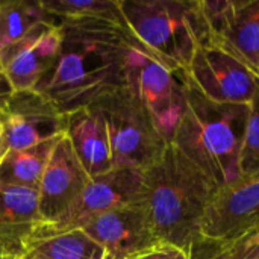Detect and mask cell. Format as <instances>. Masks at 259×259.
<instances>
[{"instance_id":"8","label":"cell","mask_w":259,"mask_h":259,"mask_svg":"<svg viewBox=\"0 0 259 259\" xmlns=\"http://www.w3.org/2000/svg\"><path fill=\"white\" fill-rule=\"evenodd\" d=\"M208 44L241 62L259 79V0H200Z\"/></svg>"},{"instance_id":"3","label":"cell","mask_w":259,"mask_h":259,"mask_svg":"<svg viewBox=\"0 0 259 259\" xmlns=\"http://www.w3.org/2000/svg\"><path fill=\"white\" fill-rule=\"evenodd\" d=\"M247 117L249 105L212 102L187 80V106L171 144L217 188L223 187L241 176L240 153Z\"/></svg>"},{"instance_id":"17","label":"cell","mask_w":259,"mask_h":259,"mask_svg":"<svg viewBox=\"0 0 259 259\" xmlns=\"http://www.w3.org/2000/svg\"><path fill=\"white\" fill-rule=\"evenodd\" d=\"M26 255L33 259H111L79 228L32 235L26 244Z\"/></svg>"},{"instance_id":"25","label":"cell","mask_w":259,"mask_h":259,"mask_svg":"<svg viewBox=\"0 0 259 259\" xmlns=\"http://www.w3.org/2000/svg\"><path fill=\"white\" fill-rule=\"evenodd\" d=\"M15 93V88L12 87L9 77L6 76L2 64H0V109L6 105V102L11 99V96Z\"/></svg>"},{"instance_id":"22","label":"cell","mask_w":259,"mask_h":259,"mask_svg":"<svg viewBox=\"0 0 259 259\" xmlns=\"http://www.w3.org/2000/svg\"><path fill=\"white\" fill-rule=\"evenodd\" d=\"M234 244L199 237L187 249L188 259H228Z\"/></svg>"},{"instance_id":"20","label":"cell","mask_w":259,"mask_h":259,"mask_svg":"<svg viewBox=\"0 0 259 259\" xmlns=\"http://www.w3.org/2000/svg\"><path fill=\"white\" fill-rule=\"evenodd\" d=\"M47 12L62 20H108L126 23L118 0H41Z\"/></svg>"},{"instance_id":"9","label":"cell","mask_w":259,"mask_h":259,"mask_svg":"<svg viewBox=\"0 0 259 259\" xmlns=\"http://www.w3.org/2000/svg\"><path fill=\"white\" fill-rule=\"evenodd\" d=\"M253 232H259V175L219 187L200 223V237L222 243L234 244Z\"/></svg>"},{"instance_id":"21","label":"cell","mask_w":259,"mask_h":259,"mask_svg":"<svg viewBox=\"0 0 259 259\" xmlns=\"http://www.w3.org/2000/svg\"><path fill=\"white\" fill-rule=\"evenodd\" d=\"M240 171L241 176L259 175V90L249 103V117L240 153Z\"/></svg>"},{"instance_id":"18","label":"cell","mask_w":259,"mask_h":259,"mask_svg":"<svg viewBox=\"0 0 259 259\" xmlns=\"http://www.w3.org/2000/svg\"><path fill=\"white\" fill-rule=\"evenodd\" d=\"M62 135L0 158V184L38 190L50 155Z\"/></svg>"},{"instance_id":"28","label":"cell","mask_w":259,"mask_h":259,"mask_svg":"<svg viewBox=\"0 0 259 259\" xmlns=\"http://www.w3.org/2000/svg\"><path fill=\"white\" fill-rule=\"evenodd\" d=\"M256 259H259V252H258V256H256Z\"/></svg>"},{"instance_id":"16","label":"cell","mask_w":259,"mask_h":259,"mask_svg":"<svg viewBox=\"0 0 259 259\" xmlns=\"http://www.w3.org/2000/svg\"><path fill=\"white\" fill-rule=\"evenodd\" d=\"M65 137L90 178L114 168L108 127L94 106L88 105L67 114Z\"/></svg>"},{"instance_id":"1","label":"cell","mask_w":259,"mask_h":259,"mask_svg":"<svg viewBox=\"0 0 259 259\" xmlns=\"http://www.w3.org/2000/svg\"><path fill=\"white\" fill-rule=\"evenodd\" d=\"M59 29L58 58L35 90L64 114L85 108L127 83V56L140 41L126 23L62 20Z\"/></svg>"},{"instance_id":"6","label":"cell","mask_w":259,"mask_h":259,"mask_svg":"<svg viewBox=\"0 0 259 259\" xmlns=\"http://www.w3.org/2000/svg\"><path fill=\"white\" fill-rule=\"evenodd\" d=\"M127 83L138 93L159 134L171 143L187 106L185 70H170L138 42L127 56Z\"/></svg>"},{"instance_id":"27","label":"cell","mask_w":259,"mask_h":259,"mask_svg":"<svg viewBox=\"0 0 259 259\" xmlns=\"http://www.w3.org/2000/svg\"><path fill=\"white\" fill-rule=\"evenodd\" d=\"M21 259H33V258H30V256H27V255H24V256H23V258Z\"/></svg>"},{"instance_id":"7","label":"cell","mask_w":259,"mask_h":259,"mask_svg":"<svg viewBox=\"0 0 259 259\" xmlns=\"http://www.w3.org/2000/svg\"><path fill=\"white\" fill-rule=\"evenodd\" d=\"M67 114L36 90L15 91L0 109V158L65 134Z\"/></svg>"},{"instance_id":"24","label":"cell","mask_w":259,"mask_h":259,"mask_svg":"<svg viewBox=\"0 0 259 259\" xmlns=\"http://www.w3.org/2000/svg\"><path fill=\"white\" fill-rule=\"evenodd\" d=\"M259 252V232H253L234 243L228 259H256Z\"/></svg>"},{"instance_id":"14","label":"cell","mask_w":259,"mask_h":259,"mask_svg":"<svg viewBox=\"0 0 259 259\" xmlns=\"http://www.w3.org/2000/svg\"><path fill=\"white\" fill-rule=\"evenodd\" d=\"M61 49V29L41 24L0 49V64L15 91L35 90L55 64Z\"/></svg>"},{"instance_id":"5","label":"cell","mask_w":259,"mask_h":259,"mask_svg":"<svg viewBox=\"0 0 259 259\" xmlns=\"http://www.w3.org/2000/svg\"><path fill=\"white\" fill-rule=\"evenodd\" d=\"M91 106L105 118L114 167L144 171L165 150L168 143L129 83L105 93Z\"/></svg>"},{"instance_id":"13","label":"cell","mask_w":259,"mask_h":259,"mask_svg":"<svg viewBox=\"0 0 259 259\" xmlns=\"http://www.w3.org/2000/svg\"><path fill=\"white\" fill-rule=\"evenodd\" d=\"M79 229L100 244L111 259H127L159 243L144 202L106 211Z\"/></svg>"},{"instance_id":"10","label":"cell","mask_w":259,"mask_h":259,"mask_svg":"<svg viewBox=\"0 0 259 259\" xmlns=\"http://www.w3.org/2000/svg\"><path fill=\"white\" fill-rule=\"evenodd\" d=\"M144 202L143 171L137 168H117L91 178L71 211L55 225H39L33 235L62 232L80 228L87 220L106 211Z\"/></svg>"},{"instance_id":"2","label":"cell","mask_w":259,"mask_h":259,"mask_svg":"<svg viewBox=\"0 0 259 259\" xmlns=\"http://www.w3.org/2000/svg\"><path fill=\"white\" fill-rule=\"evenodd\" d=\"M144 205L159 243L181 249L200 237L205 209L215 184L171 143L143 171Z\"/></svg>"},{"instance_id":"11","label":"cell","mask_w":259,"mask_h":259,"mask_svg":"<svg viewBox=\"0 0 259 259\" xmlns=\"http://www.w3.org/2000/svg\"><path fill=\"white\" fill-rule=\"evenodd\" d=\"M193 88L217 103L249 105L259 90V79L228 53L206 44L185 70Z\"/></svg>"},{"instance_id":"26","label":"cell","mask_w":259,"mask_h":259,"mask_svg":"<svg viewBox=\"0 0 259 259\" xmlns=\"http://www.w3.org/2000/svg\"><path fill=\"white\" fill-rule=\"evenodd\" d=\"M0 259H21V258H15V256H9V255H0Z\"/></svg>"},{"instance_id":"15","label":"cell","mask_w":259,"mask_h":259,"mask_svg":"<svg viewBox=\"0 0 259 259\" xmlns=\"http://www.w3.org/2000/svg\"><path fill=\"white\" fill-rule=\"evenodd\" d=\"M39 225L38 191L0 184V255L23 258Z\"/></svg>"},{"instance_id":"4","label":"cell","mask_w":259,"mask_h":259,"mask_svg":"<svg viewBox=\"0 0 259 259\" xmlns=\"http://www.w3.org/2000/svg\"><path fill=\"white\" fill-rule=\"evenodd\" d=\"M123 18L137 39L170 70H187L196 52L208 44L200 0H118Z\"/></svg>"},{"instance_id":"23","label":"cell","mask_w":259,"mask_h":259,"mask_svg":"<svg viewBox=\"0 0 259 259\" xmlns=\"http://www.w3.org/2000/svg\"><path fill=\"white\" fill-rule=\"evenodd\" d=\"M127 259H188V252L168 243H158Z\"/></svg>"},{"instance_id":"19","label":"cell","mask_w":259,"mask_h":259,"mask_svg":"<svg viewBox=\"0 0 259 259\" xmlns=\"http://www.w3.org/2000/svg\"><path fill=\"white\" fill-rule=\"evenodd\" d=\"M41 0H0V49L23 38L41 24L59 26Z\"/></svg>"},{"instance_id":"12","label":"cell","mask_w":259,"mask_h":259,"mask_svg":"<svg viewBox=\"0 0 259 259\" xmlns=\"http://www.w3.org/2000/svg\"><path fill=\"white\" fill-rule=\"evenodd\" d=\"M90 179L64 134L50 155L36 190L41 225L61 222L79 200Z\"/></svg>"}]
</instances>
